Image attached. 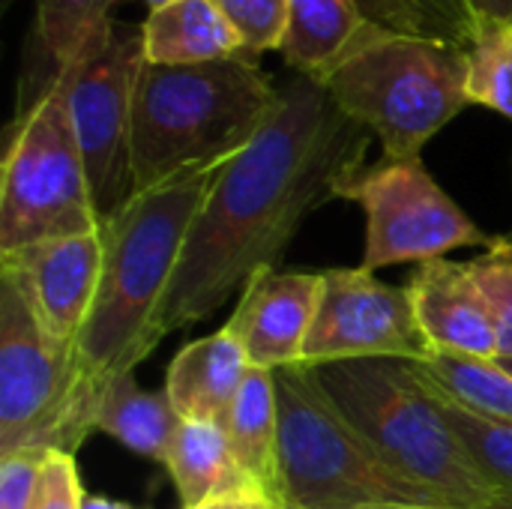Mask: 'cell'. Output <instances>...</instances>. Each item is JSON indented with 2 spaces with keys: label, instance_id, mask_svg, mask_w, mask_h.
<instances>
[{
  "label": "cell",
  "instance_id": "f546056e",
  "mask_svg": "<svg viewBox=\"0 0 512 509\" xmlns=\"http://www.w3.org/2000/svg\"><path fill=\"white\" fill-rule=\"evenodd\" d=\"M198 509H282V504L267 495V492H252V495H234V498H219Z\"/></svg>",
  "mask_w": 512,
  "mask_h": 509
},
{
  "label": "cell",
  "instance_id": "603a6c76",
  "mask_svg": "<svg viewBox=\"0 0 512 509\" xmlns=\"http://www.w3.org/2000/svg\"><path fill=\"white\" fill-rule=\"evenodd\" d=\"M414 366V363H411ZM414 372L426 381V387L435 393L447 423L453 426L456 438L462 441L465 453L471 456V462L480 468V474L498 486L501 492L512 495V423L489 417L465 402H459L456 396H450L441 384H435L432 378H426L417 366Z\"/></svg>",
  "mask_w": 512,
  "mask_h": 509
},
{
  "label": "cell",
  "instance_id": "ffe728a7",
  "mask_svg": "<svg viewBox=\"0 0 512 509\" xmlns=\"http://www.w3.org/2000/svg\"><path fill=\"white\" fill-rule=\"evenodd\" d=\"M114 0H36L30 33V96L21 108L36 102L78 57V51L111 21Z\"/></svg>",
  "mask_w": 512,
  "mask_h": 509
},
{
  "label": "cell",
  "instance_id": "d4e9b609",
  "mask_svg": "<svg viewBox=\"0 0 512 509\" xmlns=\"http://www.w3.org/2000/svg\"><path fill=\"white\" fill-rule=\"evenodd\" d=\"M468 54V99L512 120V21L486 15Z\"/></svg>",
  "mask_w": 512,
  "mask_h": 509
},
{
  "label": "cell",
  "instance_id": "8fae6325",
  "mask_svg": "<svg viewBox=\"0 0 512 509\" xmlns=\"http://www.w3.org/2000/svg\"><path fill=\"white\" fill-rule=\"evenodd\" d=\"M321 300L306 339L303 366L348 360L429 357L405 288H396L366 267H333L321 273Z\"/></svg>",
  "mask_w": 512,
  "mask_h": 509
},
{
  "label": "cell",
  "instance_id": "3957f363",
  "mask_svg": "<svg viewBox=\"0 0 512 509\" xmlns=\"http://www.w3.org/2000/svg\"><path fill=\"white\" fill-rule=\"evenodd\" d=\"M279 84L255 57L138 72L132 96V195L234 159L264 126Z\"/></svg>",
  "mask_w": 512,
  "mask_h": 509
},
{
  "label": "cell",
  "instance_id": "9c48e42d",
  "mask_svg": "<svg viewBox=\"0 0 512 509\" xmlns=\"http://www.w3.org/2000/svg\"><path fill=\"white\" fill-rule=\"evenodd\" d=\"M141 66V24L111 18L57 78L102 222L132 198V96Z\"/></svg>",
  "mask_w": 512,
  "mask_h": 509
},
{
  "label": "cell",
  "instance_id": "5bb4252c",
  "mask_svg": "<svg viewBox=\"0 0 512 509\" xmlns=\"http://www.w3.org/2000/svg\"><path fill=\"white\" fill-rule=\"evenodd\" d=\"M405 291L429 354L501 360L495 321L468 261L438 258L417 264Z\"/></svg>",
  "mask_w": 512,
  "mask_h": 509
},
{
  "label": "cell",
  "instance_id": "4316f807",
  "mask_svg": "<svg viewBox=\"0 0 512 509\" xmlns=\"http://www.w3.org/2000/svg\"><path fill=\"white\" fill-rule=\"evenodd\" d=\"M213 3L225 12V18L240 33L249 57L282 48L291 0H213Z\"/></svg>",
  "mask_w": 512,
  "mask_h": 509
},
{
  "label": "cell",
  "instance_id": "d6a6232c",
  "mask_svg": "<svg viewBox=\"0 0 512 509\" xmlns=\"http://www.w3.org/2000/svg\"><path fill=\"white\" fill-rule=\"evenodd\" d=\"M150 9H162V6H168V3H177V0H144Z\"/></svg>",
  "mask_w": 512,
  "mask_h": 509
},
{
  "label": "cell",
  "instance_id": "f1b7e54d",
  "mask_svg": "<svg viewBox=\"0 0 512 509\" xmlns=\"http://www.w3.org/2000/svg\"><path fill=\"white\" fill-rule=\"evenodd\" d=\"M51 450H18L0 456V509H30L39 471Z\"/></svg>",
  "mask_w": 512,
  "mask_h": 509
},
{
  "label": "cell",
  "instance_id": "30bf717a",
  "mask_svg": "<svg viewBox=\"0 0 512 509\" xmlns=\"http://www.w3.org/2000/svg\"><path fill=\"white\" fill-rule=\"evenodd\" d=\"M339 198L360 204L366 246L360 267L378 273L393 264H426L447 252L492 246L486 234L426 171L423 159H381L363 165Z\"/></svg>",
  "mask_w": 512,
  "mask_h": 509
},
{
  "label": "cell",
  "instance_id": "484cf974",
  "mask_svg": "<svg viewBox=\"0 0 512 509\" xmlns=\"http://www.w3.org/2000/svg\"><path fill=\"white\" fill-rule=\"evenodd\" d=\"M468 270L489 303L501 360H512V234L495 237L483 255L468 261Z\"/></svg>",
  "mask_w": 512,
  "mask_h": 509
},
{
  "label": "cell",
  "instance_id": "277c9868",
  "mask_svg": "<svg viewBox=\"0 0 512 509\" xmlns=\"http://www.w3.org/2000/svg\"><path fill=\"white\" fill-rule=\"evenodd\" d=\"M327 399L405 480L450 509H507L465 453L435 393L405 360H348L309 369Z\"/></svg>",
  "mask_w": 512,
  "mask_h": 509
},
{
  "label": "cell",
  "instance_id": "2e32d148",
  "mask_svg": "<svg viewBox=\"0 0 512 509\" xmlns=\"http://www.w3.org/2000/svg\"><path fill=\"white\" fill-rule=\"evenodd\" d=\"M144 60L156 66H195L249 57L240 33L213 0H177L150 9L141 24Z\"/></svg>",
  "mask_w": 512,
  "mask_h": 509
},
{
  "label": "cell",
  "instance_id": "ac0fdd59",
  "mask_svg": "<svg viewBox=\"0 0 512 509\" xmlns=\"http://www.w3.org/2000/svg\"><path fill=\"white\" fill-rule=\"evenodd\" d=\"M180 423L183 420L177 417L165 390H144L135 381V372L114 378L96 396L93 432H102L126 450L153 462H165Z\"/></svg>",
  "mask_w": 512,
  "mask_h": 509
},
{
  "label": "cell",
  "instance_id": "e575fe53",
  "mask_svg": "<svg viewBox=\"0 0 512 509\" xmlns=\"http://www.w3.org/2000/svg\"><path fill=\"white\" fill-rule=\"evenodd\" d=\"M498 363H501V366H504V369L512 375V360H498Z\"/></svg>",
  "mask_w": 512,
  "mask_h": 509
},
{
  "label": "cell",
  "instance_id": "5b68a950",
  "mask_svg": "<svg viewBox=\"0 0 512 509\" xmlns=\"http://www.w3.org/2000/svg\"><path fill=\"white\" fill-rule=\"evenodd\" d=\"M321 84L354 123L381 141L387 159H420L423 147L471 105L465 48L375 21Z\"/></svg>",
  "mask_w": 512,
  "mask_h": 509
},
{
  "label": "cell",
  "instance_id": "836d02e7",
  "mask_svg": "<svg viewBox=\"0 0 512 509\" xmlns=\"http://www.w3.org/2000/svg\"><path fill=\"white\" fill-rule=\"evenodd\" d=\"M360 509H438V507H402V504H393V507H360Z\"/></svg>",
  "mask_w": 512,
  "mask_h": 509
},
{
  "label": "cell",
  "instance_id": "d590c367",
  "mask_svg": "<svg viewBox=\"0 0 512 509\" xmlns=\"http://www.w3.org/2000/svg\"><path fill=\"white\" fill-rule=\"evenodd\" d=\"M507 509H512V495H510V501H507Z\"/></svg>",
  "mask_w": 512,
  "mask_h": 509
},
{
  "label": "cell",
  "instance_id": "7a4b0ae2",
  "mask_svg": "<svg viewBox=\"0 0 512 509\" xmlns=\"http://www.w3.org/2000/svg\"><path fill=\"white\" fill-rule=\"evenodd\" d=\"M219 168L135 192L102 222V273L75 339V360L93 396L114 378L135 372L162 342L156 315Z\"/></svg>",
  "mask_w": 512,
  "mask_h": 509
},
{
  "label": "cell",
  "instance_id": "e0dca14e",
  "mask_svg": "<svg viewBox=\"0 0 512 509\" xmlns=\"http://www.w3.org/2000/svg\"><path fill=\"white\" fill-rule=\"evenodd\" d=\"M162 465L174 480L183 509H198L219 498L267 492L240 468L225 429L213 423H180Z\"/></svg>",
  "mask_w": 512,
  "mask_h": 509
},
{
  "label": "cell",
  "instance_id": "4dcf8cb0",
  "mask_svg": "<svg viewBox=\"0 0 512 509\" xmlns=\"http://www.w3.org/2000/svg\"><path fill=\"white\" fill-rule=\"evenodd\" d=\"M483 15H492V18H510L512 21V0H477Z\"/></svg>",
  "mask_w": 512,
  "mask_h": 509
},
{
  "label": "cell",
  "instance_id": "44dd1931",
  "mask_svg": "<svg viewBox=\"0 0 512 509\" xmlns=\"http://www.w3.org/2000/svg\"><path fill=\"white\" fill-rule=\"evenodd\" d=\"M240 468L264 486L270 495L276 489V447H279V402H276V372L249 366L243 387L222 423ZM276 498V495H273Z\"/></svg>",
  "mask_w": 512,
  "mask_h": 509
},
{
  "label": "cell",
  "instance_id": "7402d4cb",
  "mask_svg": "<svg viewBox=\"0 0 512 509\" xmlns=\"http://www.w3.org/2000/svg\"><path fill=\"white\" fill-rule=\"evenodd\" d=\"M363 15L387 30L468 48L486 15L477 0H357Z\"/></svg>",
  "mask_w": 512,
  "mask_h": 509
},
{
  "label": "cell",
  "instance_id": "cb8c5ba5",
  "mask_svg": "<svg viewBox=\"0 0 512 509\" xmlns=\"http://www.w3.org/2000/svg\"><path fill=\"white\" fill-rule=\"evenodd\" d=\"M426 378L441 384L459 402L512 423V375L498 360H471L450 354H429L414 363Z\"/></svg>",
  "mask_w": 512,
  "mask_h": 509
},
{
  "label": "cell",
  "instance_id": "4fadbf2b",
  "mask_svg": "<svg viewBox=\"0 0 512 509\" xmlns=\"http://www.w3.org/2000/svg\"><path fill=\"white\" fill-rule=\"evenodd\" d=\"M321 285V273H285L276 267H261L249 276L225 321V330L246 351L249 366L270 372L303 366Z\"/></svg>",
  "mask_w": 512,
  "mask_h": 509
},
{
  "label": "cell",
  "instance_id": "ba28073f",
  "mask_svg": "<svg viewBox=\"0 0 512 509\" xmlns=\"http://www.w3.org/2000/svg\"><path fill=\"white\" fill-rule=\"evenodd\" d=\"M96 396L75 351L51 339L24 294L0 276V456L72 453L93 432Z\"/></svg>",
  "mask_w": 512,
  "mask_h": 509
},
{
  "label": "cell",
  "instance_id": "d6986e66",
  "mask_svg": "<svg viewBox=\"0 0 512 509\" xmlns=\"http://www.w3.org/2000/svg\"><path fill=\"white\" fill-rule=\"evenodd\" d=\"M366 24L369 18L357 0H291L279 51L294 75L321 81Z\"/></svg>",
  "mask_w": 512,
  "mask_h": 509
},
{
  "label": "cell",
  "instance_id": "52a82bcc",
  "mask_svg": "<svg viewBox=\"0 0 512 509\" xmlns=\"http://www.w3.org/2000/svg\"><path fill=\"white\" fill-rule=\"evenodd\" d=\"M102 228L81 150L54 81L18 111L0 168V255Z\"/></svg>",
  "mask_w": 512,
  "mask_h": 509
},
{
  "label": "cell",
  "instance_id": "83f0119b",
  "mask_svg": "<svg viewBox=\"0 0 512 509\" xmlns=\"http://www.w3.org/2000/svg\"><path fill=\"white\" fill-rule=\"evenodd\" d=\"M84 486L72 453L51 450L42 471L30 509H84Z\"/></svg>",
  "mask_w": 512,
  "mask_h": 509
},
{
  "label": "cell",
  "instance_id": "6da1fadb",
  "mask_svg": "<svg viewBox=\"0 0 512 509\" xmlns=\"http://www.w3.org/2000/svg\"><path fill=\"white\" fill-rule=\"evenodd\" d=\"M369 129L306 75L279 84L258 135L219 171L156 315V336L216 315L261 267H276L312 210L363 168Z\"/></svg>",
  "mask_w": 512,
  "mask_h": 509
},
{
  "label": "cell",
  "instance_id": "7c38bea8",
  "mask_svg": "<svg viewBox=\"0 0 512 509\" xmlns=\"http://www.w3.org/2000/svg\"><path fill=\"white\" fill-rule=\"evenodd\" d=\"M102 255V228L51 237L0 255V276L24 294L45 333L75 351L96 297Z\"/></svg>",
  "mask_w": 512,
  "mask_h": 509
},
{
  "label": "cell",
  "instance_id": "1f68e13d",
  "mask_svg": "<svg viewBox=\"0 0 512 509\" xmlns=\"http://www.w3.org/2000/svg\"><path fill=\"white\" fill-rule=\"evenodd\" d=\"M84 509H138L126 501H114V498H105V495H87L84 498Z\"/></svg>",
  "mask_w": 512,
  "mask_h": 509
},
{
  "label": "cell",
  "instance_id": "9a60e30c",
  "mask_svg": "<svg viewBox=\"0 0 512 509\" xmlns=\"http://www.w3.org/2000/svg\"><path fill=\"white\" fill-rule=\"evenodd\" d=\"M249 372L240 342L222 327L177 351L165 372V396L183 423L222 426Z\"/></svg>",
  "mask_w": 512,
  "mask_h": 509
},
{
  "label": "cell",
  "instance_id": "8992f818",
  "mask_svg": "<svg viewBox=\"0 0 512 509\" xmlns=\"http://www.w3.org/2000/svg\"><path fill=\"white\" fill-rule=\"evenodd\" d=\"M279 447L276 501L282 509L444 507L432 492L396 474L345 420L309 366L276 372Z\"/></svg>",
  "mask_w": 512,
  "mask_h": 509
}]
</instances>
